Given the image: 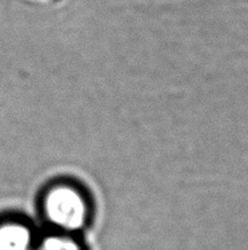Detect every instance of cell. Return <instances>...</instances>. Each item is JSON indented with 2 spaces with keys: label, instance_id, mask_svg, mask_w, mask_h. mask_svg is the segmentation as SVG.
I'll return each instance as SVG.
<instances>
[{
  "label": "cell",
  "instance_id": "cell-1",
  "mask_svg": "<svg viewBox=\"0 0 248 250\" xmlns=\"http://www.w3.org/2000/svg\"><path fill=\"white\" fill-rule=\"evenodd\" d=\"M40 209L44 220L63 233H76L90 218V198L79 182L70 178L54 179L43 189Z\"/></svg>",
  "mask_w": 248,
  "mask_h": 250
},
{
  "label": "cell",
  "instance_id": "cell-2",
  "mask_svg": "<svg viewBox=\"0 0 248 250\" xmlns=\"http://www.w3.org/2000/svg\"><path fill=\"white\" fill-rule=\"evenodd\" d=\"M35 233L30 225L20 220L0 222V250H34Z\"/></svg>",
  "mask_w": 248,
  "mask_h": 250
},
{
  "label": "cell",
  "instance_id": "cell-3",
  "mask_svg": "<svg viewBox=\"0 0 248 250\" xmlns=\"http://www.w3.org/2000/svg\"><path fill=\"white\" fill-rule=\"evenodd\" d=\"M34 250H83L75 237L68 233L56 231L44 235L36 242Z\"/></svg>",
  "mask_w": 248,
  "mask_h": 250
}]
</instances>
